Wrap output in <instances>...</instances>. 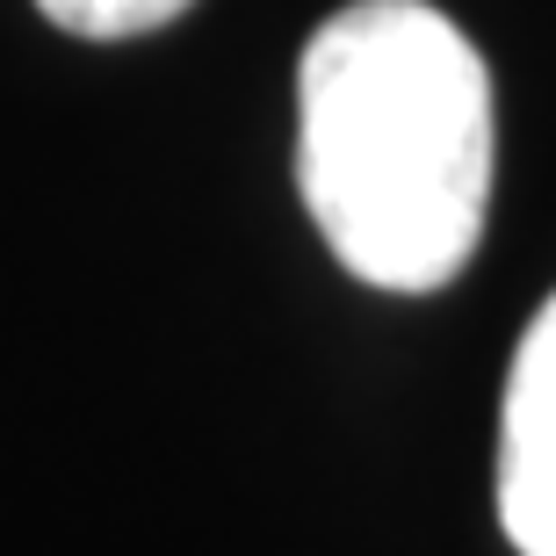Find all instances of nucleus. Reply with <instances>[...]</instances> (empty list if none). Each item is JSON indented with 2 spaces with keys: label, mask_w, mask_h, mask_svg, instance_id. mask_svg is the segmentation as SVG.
I'll use <instances>...</instances> for the list:
<instances>
[{
  "label": "nucleus",
  "mask_w": 556,
  "mask_h": 556,
  "mask_svg": "<svg viewBox=\"0 0 556 556\" xmlns=\"http://www.w3.org/2000/svg\"><path fill=\"white\" fill-rule=\"evenodd\" d=\"M498 520L520 556H556V296L520 332L498 413Z\"/></svg>",
  "instance_id": "obj_2"
},
{
  "label": "nucleus",
  "mask_w": 556,
  "mask_h": 556,
  "mask_svg": "<svg viewBox=\"0 0 556 556\" xmlns=\"http://www.w3.org/2000/svg\"><path fill=\"white\" fill-rule=\"evenodd\" d=\"M296 188L332 261L427 296L470 268L492 203V73L427 0H354L296 65Z\"/></svg>",
  "instance_id": "obj_1"
},
{
  "label": "nucleus",
  "mask_w": 556,
  "mask_h": 556,
  "mask_svg": "<svg viewBox=\"0 0 556 556\" xmlns=\"http://www.w3.org/2000/svg\"><path fill=\"white\" fill-rule=\"evenodd\" d=\"M43 22H59L73 37L116 43V37H144V29H166L174 15H188L195 0H37Z\"/></svg>",
  "instance_id": "obj_3"
}]
</instances>
